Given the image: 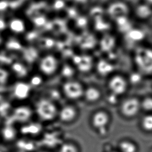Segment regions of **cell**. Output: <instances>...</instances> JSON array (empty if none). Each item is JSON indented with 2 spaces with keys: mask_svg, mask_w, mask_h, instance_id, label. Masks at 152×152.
Masks as SVG:
<instances>
[{
  "mask_svg": "<svg viewBox=\"0 0 152 152\" xmlns=\"http://www.w3.org/2000/svg\"><path fill=\"white\" fill-rule=\"evenodd\" d=\"M85 85L80 80L71 78L64 81L61 87V93L67 100L75 103L82 100Z\"/></svg>",
  "mask_w": 152,
  "mask_h": 152,
  "instance_id": "cell-1",
  "label": "cell"
},
{
  "mask_svg": "<svg viewBox=\"0 0 152 152\" xmlns=\"http://www.w3.org/2000/svg\"><path fill=\"white\" fill-rule=\"evenodd\" d=\"M59 108L55 102L48 97L39 98L35 104L37 116L44 121H51L57 118Z\"/></svg>",
  "mask_w": 152,
  "mask_h": 152,
  "instance_id": "cell-2",
  "label": "cell"
},
{
  "mask_svg": "<svg viewBox=\"0 0 152 152\" xmlns=\"http://www.w3.org/2000/svg\"><path fill=\"white\" fill-rule=\"evenodd\" d=\"M129 82L125 76L119 73L110 75L106 83L107 93L121 98L127 93Z\"/></svg>",
  "mask_w": 152,
  "mask_h": 152,
  "instance_id": "cell-3",
  "label": "cell"
},
{
  "mask_svg": "<svg viewBox=\"0 0 152 152\" xmlns=\"http://www.w3.org/2000/svg\"><path fill=\"white\" fill-rule=\"evenodd\" d=\"M135 62L139 72L145 75L152 74V49L141 47L137 50Z\"/></svg>",
  "mask_w": 152,
  "mask_h": 152,
  "instance_id": "cell-4",
  "label": "cell"
},
{
  "mask_svg": "<svg viewBox=\"0 0 152 152\" xmlns=\"http://www.w3.org/2000/svg\"><path fill=\"white\" fill-rule=\"evenodd\" d=\"M118 111L123 117L130 118L138 114L141 109V102L134 97L123 98L117 105Z\"/></svg>",
  "mask_w": 152,
  "mask_h": 152,
  "instance_id": "cell-5",
  "label": "cell"
},
{
  "mask_svg": "<svg viewBox=\"0 0 152 152\" xmlns=\"http://www.w3.org/2000/svg\"><path fill=\"white\" fill-rule=\"evenodd\" d=\"M91 120L93 127L101 134H105L107 133V127L111 121V114L105 109H98L92 113Z\"/></svg>",
  "mask_w": 152,
  "mask_h": 152,
  "instance_id": "cell-6",
  "label": "cell"
},
{
  "mask_svg": "<svg viewBox=\"0 0 152 152\" xmlns=\"http://www.w3.org/2000/svg\"><path fill=\"white\" fill-rule=\"evenodd\" d=\"M39 68L44 76H53L60 68L59 60L55 55L52 53L46 54L39 60Z\"/></svg>",
  "mask_w": 152,
  "mask_h": 152,
  "instance_id": "cell-7",
  "label": "cell"
},
{
  "mask_svg": "<svg viewBox=\"0 0 152 152\" xmlns=\"http://www.w3.org/2000/svg\"><path fill=\"white\" fill-rule=\"evenodd\" d=\"M75 103H68L59 108L58 118L62 123H71L78 117L80 110Z\"/></svg>",
  "mask_w": 152,
  "mask_h": 152,
  "instance_id": "cell-8",
  "label": "cell"
},
{
  "mask_svg": "<svg viewBox=\"0 0 152 152\" xmlns=\"http://www.w3.org/2000/svg\"><path fill=\"white\" fill-rule=\"evenodd\" d=\"M103 96L101 88L96 85H89L85 86L82 100L87 104L94 105L101 101Z\"/></svg>",
  "mask_w": 152,
  "mask_h": 152,
  "instance_id": "cell-9",
  "label": "cell"
},
{
  "mask_svg": "<svg viewBox=\"0 0 152 152\" xmlns=\"http://www.w3.org/2000/svg\"><path fill=\"white\" fill-rule=\"evenodd\" d=\"M32 112L30 109L27 107H22L16 109L13 115L14 121H26L30 118Z\"/></svg>",
  "mask_w": 152,
  "mask_h": 152,
  "instance_id": "cell-10",
  "label": "cell"
},
{
  "mask_svg": "<svg viewBox=\"0 0 152 152\" xmlns=\"http://www.w3.org/2000/svg\"><path fill=\"white\" fill-rule=\"evenodd\" d=\"M31 86L26 83H18L15 87V95L19 99H24L28 97L30 91Z\"/></svg>",
  "mask_w": 152,
  "mask_h": 152,
  "instance_id": "cell-11",
  "label": "cell"
},
{
  "mask_svg": "<svg viewBox=\"0 0 152 152\" xmlns=\"http://www.w3.org/2000/svg\"><path fill=\"white\" fill-rule=\"evenodd\" d=\"M138 17L142 19H146L151 17L152 15V8L148 4H142L137 8Z\"/></svg>",
  "mask_w": 152,
  "mask_h": 152,
  "instance_id": "cell-12",
  "label": "cell"
},
{
  "mask_svg": "<svg viewBox=\"0 0 152 152\" xmlns=\"http://www.w3.org/2000/svg\"><path fill=\"white\" fill-rule=\"evenodd\" d=\"M119 150L121 152H136L137 148L134 144L128 141H123L119 143Z\"/></svg>",
  "mask_w": 152,
  "mask_h": 152,
  "instance_id": "cell-13",
  "label": "cell"
},
{
  "mask_svg": "<svg viewBox=\"0 0 152 152\" xmlns=\"http://www.w3.org/2000/svg\"><path fill=\"white\" fill-rule=\"evenodd\" d=\"M10 27L12 31L16 32H21L25 29L23 21L19 19H15L12 21L10 23Z\"/></svg>",
  "mask_w": 152,
  "mask_h": 152,
  "instance_id": "cell-14",
  "label": "cell"
},
{
  "mask_svg": "<svg viewBox=\"0 0 152 152\" xmlns=\"http://www.w3.org/2000/svg\"><path fill=\"white\" fill-rule=\"evenodd\" d=\"M129 37L134 41H140L144 38V33L140 30H134L130 32Z\"/></svg>",
  "mask_w": 152,
  "mask_h": 152,
  "instance_id": "cell-15",
  "label": "cell"
},
{
  "mask_svg": "<svg viewBox=\"0 0 152 152\" xmlns=\"http://www.w3.org/2000/svg\"><path fill=\"white\" fill-rule=\"evenodd\" d=\"M2 135L5 140H11L15 138L16 133L13 128L8 126L3 130Z\"/></svg>",
  "mask_w": 152,
  "mask_h": 152,
  "instance_id": "cell-16",
  "label": "cell"
},
{
  "mask_svg": "<svg viewBox=\"0 0 152 152\" xmlns=\"http://www.w3.org/2000/svg\"><path fill=\"white\" fill-rule=\"evenodd\" d=\"M59 152H79L77 148L74 144L66 143L60 146Z\"/></svg>",
  "mask_w": 152,
  "mask_h": 152,
  "instance_id": "cell-17",
  "label": "cell"
},
{
  "mask_svg": "<svg viewBox=\"0 0 152 152\" xmlns=\"http://www.w3.org/2000/svg\"><path fill=\"white\" fill-rule=\"evenodd\" d=\"M142 125L144 129L152 130V115H146L142 119Z\"/></svg>",
  "mask_w": 152,
  "mask_h": 152,
  "instance_id": "cell-18",
  "label": "cell"
},
{
  "mask_svg": "<svg viewBox=\"0 0 152 152\" xmlns=\"http://www.w3.org/2000/svg\"><path fill=\"white\" fill-rule=\"evenodd\" d=\"M13 70L16 72L19 76H23L27 74L26 69L20 64L16 63L15 64L12 66Z\"/></svg>",
  "mask_w": 152,
  "mask_h": 152,
  "instance_id": "cell-19",
  "label": "cell"
},
{
  "mask_svg": "<svg viewBox=\"0 0 152 152\" xmlns=\"http://www.w3.org/2000/svg\"><path fill=\"white\" fill-rule=\"evenodd\" d=\"M141 109L147 111H152V98L150 97L146 98L141 102Z\"/></svg>",
  "mask_w": 152,
  "mask_h": 152,
  "instance_id": "cell-20",
  "label": "cell"
},
{
  "mask_svg": "<svg viewBox=\"0 0 152 152\" xmlns=\"http://www.w3.org/2000/svg\"><path fill=\"white\" fill-rule=\"evenodd\" d=\"M6 46L9 50H18L21 48L20 44L14 39H12L8 42Z\"/></svg>",
  "mask_w": 152,
  "mask_h": 152,
  "instance_id": "cell-21",
  "label": "cell"
},
{
  "mask_svg": "<svg viewBox=\"0 0 152 152\" xmlns=\"http://www.w3.org/2000/svg\"><path fill=\"white\" fill-rule=\"evenodd\" d=\"M7 76V73L4 70L0 69V82L4 83Z\"/></svg>",
  "mask_w": 152,
  "mask_h": 152,
  "instance_id": "cell-22",
  "label": "cell"
},
{
  "mask_svg": "<svg viewBox=\"0 0 152 152\" xmlns=\"http://www.w3.org/2000/svg\"><path fill=\"white\" fill-rule=\"evenodd\" d=\"M41 82V78L39 77H37V76L33 77L32 79V80H31L32 84L33 85H34V86L39 85L40 84Z\"/></svg>",
  "mask_w": 152,
  "mask_h": 152,
  "instance_id": "cell-23",
  "label": "cell"
},
{
  "mask_svg": "<svg viewBox=\"0 0 152 152\" xmlns=\"http://www.w3.org/2000/svg\"><path fill=\"white\" fill-rule=\"evenodd\" d=\"M7 6V4L6 2H0V10H3L5 9Z\"/></svg>",
  "mask_w": 152,
  "mask_h": 152,
  "instance_id": "cell-24",
  "label": "cell"
},
{
  "mask_svg": "<svg viewBox=\"0 0 152 152\" xmlns=\"http://www.w3.org/2000/svg\"><path fill=\"white\" fill-rule=\"evenodd\" d=\"M5 27V24L4 21L0 19V30L4 29Z\"/></svg>",
  "mask_w": 152,
  "mask_h": 152,
  "instance_id": "cell-25",
  "label": "cell"
},
{
  "mask_svg": "<svg viewBox=\"0 0 152 152\" xmlns=\"http://www.w3.org/2000/svg\"><path fill=\"white\" fill-rule=\"evenodd\" d=\"M5 89L0 87V100L2 99V97H3V94L5 92Z\"/></svg>",
  "mask_w": 152,
  "mask_h": 152,
  "instance_id": "cell-26",
  "label": "cell"
},
{
  "mask_svg": "<svg viewBox=\"0 0 152 152\" xmlns=\"http://www.w3.org/2000/svg\"><path fill=\"white\" fill-rule=\"evenodd\" d=\"M145 1L147 2V4L150 5H152V0H145Z\"/></svg>",
  "mask_w": 152,
  "mask_h": 152,
  "instance_id": "cell-27",
  "label": "cell"
},
{
  "mask_svg": "<svg viewBox=\"0 0 152 152\" xmlns=\"http://www.w3.org/2000/svg\"><path fill=\"white\" fill-rule=\"evenodd\" d=\"M1 38H0V43H1Z\"/></svg>",
  "mask_w": 152,
  "mask_h": 152,
  "instance_id": "cell-28",
  "label": "cell"
},
{
  "mask_svg": "<svg viewBox=\"0 0 152 152\" xmlns=\"http://www.w3.org/2000/svg\"></svg>",
  "mask_w": 152,
  "mask_h": 152,
  "instance_id": "cell-29",
  "label": "cell"
},
{
  "mask_svg": "<svg viewBox=\"0 0 152 152\" xmlns=\"http://www.w3.org/2000/svg\"></svg>",
  "mask_w": 152,
  "mask_h": 152,
  "instance_id": "cell-30",
  "label": "cell"
},
{
  "mask_svg": "<svg viewBox=\"0 0 152 152\" xmlns=\"http://www.w3.org/2000/svg\"><path fill=\"white\" fill-rule=\"evenodd\" d=\"M0 152H1V151H0Z\"/></svg>",
  "mask_w": 152,
  "mask_h": 152,
  "instance_id": "cell-31",
  "label": "cell"
}]
</instances>
